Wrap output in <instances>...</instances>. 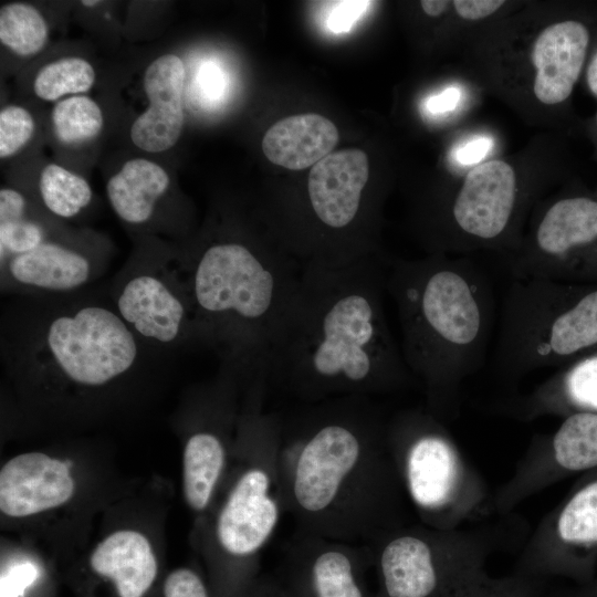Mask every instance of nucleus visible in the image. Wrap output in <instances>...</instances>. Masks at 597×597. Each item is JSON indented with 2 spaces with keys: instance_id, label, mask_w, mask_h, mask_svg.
Here are the masks:
<instances>
[{
  "instance_id": "obj_1",
  "label": "nucleus",
  "mask_w": 597,
  "mask_h": 597,
  "mask_svg": "<svg viewBox=\"0 0 597 597\" xmlns=\"http://www.w3.org/2000/svg\"><path fill=\"white\" fill-rule=\"evenodd\" d=\"M387 268L375 256L307 264L271 348L269 387L301 404L369 396L413 381L384 308Z\"/></svg>"
},
{
  "instance_id": "obj_2",
  "label": "nucleus",
  "mask_w": 597,
  "mask_h": 597,
  "mask_svg": "<svg viewBox=\"0 0 597 597\" xmlns=\"http://www.w3.org/2000/svg\"><path fill=\"white\" fill-rule=\"evenodd\" d=\"M387 427L373 398L360 395L281 416L280 476L295 530L367 544L404 525Z\"/></svg>"
},
{
  "instance_id": "obj_3",
  "label": "nucleus",
  "mask_w": 597,
  "mask_h": 597,
  "mask_svg": "<svg viewBox=\"0 0 597 597\" xmlns=\"http://www.w3.org/2000/svg\"><path fill=\"white\" fill-rule=\"evenodd\" d=\"M1 318L7 373L33 400L55 408L85 401L142 371L147 346L111 298L75 292L18 295Z\"/></svg>"
},
{
  "instance_id": "obj_4",
  "label": "nucleus",
  "mask_w": 597,
  "mask_h": 597,
  "mask_svg": "<svg viewBox=\"0 0 597 597\" xmlns=\"http://www.w3.org/2000/svg\"><path fill=\"white\" fill-rule=\"evenodd\" d=\"M191 308L195 338L243 391L269 386L271 348L296 293L302 265L287 251L217 240L167 260Z\"/></svg>"
},
{
  "instance_id": "obj_5",
  "label": "nucleus",
  "mask_w": 597,
  "mask_h": 597,
  "mask_svg": "<svg viewBox=\"0 0 597 597\" xmlns=\"http://www.w3.org/2000/svg\"><path fill=\"white\" fill-rule=\"evenodd\" d=\"M386 291L399 320L404 362L434 412L485 362L499 311L489 277L468 262L432 256L394 262Z\"/></svg>"
},
{
  "instance_id": "obj_6",
  "label": "nucleus",
  "mask_w": 597,
  "mask_h": 597,
  "mask_svg": "<svg viewBox=\"0 0 597 597\" xmlns=\"http://www.w3.org/2000/svg\"><path fill=\"white\" fill-rule=\"evenodd\" d=\"M264 398L243 402L235 455L239 464L210 527V585L214 597H235L256 576L261 553L286 513L281 476V415Z\"/></svg>"
},
{
  "instance_id": "obj_7",
  "label": "nucleus",
  "mask_w": 597,
  "mask_h": 597,
  "mask_svg": "<svg viewBox=\"0 0 597 597\" xmlns=\"http://www.w3.org/2000/svg\"><path fill=\"white\" fill-rule=\"evenodd\" d=\"M496 326L493 362L505 376L567 362L597 346V286L512 279Z\"/></svg>"
},
{
  "instance_id": "obj_8",
  "label": "nucleus",
  "mask_w": 597,
  "mask_h": 597,
  "mask_svg": "<svg viewBox=\"0 0 597 597\" xmlns=\"http://www.w3.org/2000/svg\"><path fill=\"white\" fill-rule=\"evenodd\" d=\"M367 544L378 579L376 597H451L481 575L473 561L457 558L431 530L402 525Z\"/></svg>"
},
{
  "instance_id": "obj_9",
  "label": "nucleus",
  "mask_w": 597,
  "mask_h": 597,
  "mask_svg": "<svg viewBox=\"0 0 597 597\" xmlns=\"http://www.w3.org/2000/svg\"><path fill=\"white\" fill-rule=\"evenodd\" d=\"M387 440L402 489L422 519H437L452 502L458 481L455 450L437 420L408 411L388 421Z\"/></svg>"
},
{
  "instance_id": "obj_10",
  "label": "nucleus",
  "mask_w": 597,
  "mask_h": 597,
  "mask_svg": "<svg viewBox=\"0 0 597 597\" xmlns=\"http://www.w3.org/2000/svg\"><path fill=\"white\" fill-rule=\"evenodd\" d=\"M509 272L512 279L566 283L597 275V198L578 195L551 205L532 247L512 260Z\"/></svg>"
},
{
  "instance_id": "obj_11",
  "label": "nucleus",
  "mask_w": 597,
  "mask_h": 597,
  "mask_svg": "<svg viewBox=\"0 0 597 597\" xmlns=\"http://www.w3.org/2000/svg\"><path fill=\"white\" fill-rule=\"evenodd\" d=\"M109 298L123 322L149 347L196 341L191 308L167 260L129 263L117 275Z\"/></svg>"
},
{
  "instance_id": "obj_12",
  "label": "nucleus",
  "mask_w": 597,
  "mask_h": 597,
  "mask_svg": "<svg viewBox=\"0 0 597 597\" xmlns=\"http://www.w3.org/2000/svg\"><path fill=\"white\" fill-rule=\"evenodd\" d=\"M368 544L349 543L295 530L274 577L285 597H376L366 573Z\"/></svg>"
},
{
  "instance_id": "obj_13",
  "label": "nucleus",
  "mask_w": 597,
  "mask_h": 597,
  "mask_svg": "<svg viewBox=\"0 0 597 597\" xmlns=\"http://www.w3.org/2000/svg\"><path fill=\"white\" fill-rule=\"evenodd\" d=\"M241 407L230 392L202 389L196 410L195 428L182 450V493L188 507L198 514L213 503L230 459V433L239 427Z\"/></svg>"
},
{
  "instance_id": "obj_14",
  "label": "nucleus",
  "mask_w": 597,
  "mask_h": 597,
  "mask_svg": "<svg viewBox=\"0 0 597 597\" xmlns=\"http://www.w3.org/2000/svg\"><path fill=\"white\" fill-rule=\"evenodd\" d=\"M516 177L503 160L475 166L457 192L450 216L463 235L476 242H495L511 224L516 206Z\"/></svg>"
},
{
  "instance_id": "obj_15",
  "label": "nucleus",
  "mask_w": 597,
  "mask_h": 597,
  "mask_svg": "<svg viewBox=\"0 0 597 597\" xmlns=\"http://www.w3.org/2000/svg\"><path fill=\"white\" fill-rule=\"evenodd\" d=\"M103 272L85 251L48 239L0 263L2 292L63 295L80 292Z\"/></svg>"
},
{
  "instance_id": "obj_16",
  "label": "nucleus",
  "mask_w": 597,
  "mask_h": 597,
  "mask_svg": "<svg viewBox=\"0 0 597 597\" xmlns=\"http://www.w3.org/2000/svg\"><path fill=\"white\" fill-rule=\"evenodd\" d=\"M70 467L40 451L17 454L0 470V512L25 519L66 504L74 495Z\"/></svg>"
},
{
  "instance_id": "obj_17",
  "label": "nucleus",
  "mask_w": 597,
  "mask_h": 597,
  "mask_svg": "<svg viewBox=\"0 0 597 597\" xmlns=\"http://www.w3.org/2000/svg\"><path fill=\"white\" fill-rule=\"evenodd\" d=\"M368 178V157L358 148L331 153L314 165L306 191L317 223L335 234L350 229L360 214Z\"/></svg>"
},
{
  "instance_id": "obj_18",
  "label": "nucleus",
  "mask_w": 597,
  "mask_h": 597,
  "mask_svg": "<svg viewBox=\"0 0 597 597\" xmlns=\"http://www.w3.org/2000/svg\"><path fill=\"white\" fill-rule=\"evenodd\" d=\"M186 70L182 60L165 54L154 60L144 74L148 107L133 123L130 139L148 153H161L176 145L184 127L182 93Z\"/></svg>"
},
{
  "instance_id": "obj_19",
  "label": "nucleus",
  "mask_w": 597,
  "mask_h": 597,
  "mask_svg": "<svg viewBox=\"0 0 597 597\" xmlns=\"http://www.w3.org/2000/svg\"><path fill=\"white\" fill-rule=\"evenodd\" d=\"M88 572L107 597H149L159 576V563L148 537L123 528L108 534L88 557Z\"/></svg>"
},
{
  "instance_id": "obj_20",
  "label": "nucleus",
  "mask_w": 597,
  "mask_h": 597,
  "mask_svg": "<svg viewBox=\"0 0 597 597\" xmlns=\"http://www.w3.org/2000/svg\"><path fill=\"white\" fill-rule=\"evenodd\" d=\"M591 41L590 30L576 19L555 22L536 38L531 53L534 94L547 105L565 102L582 75Z\"/></svg>"
},
{
  "instance_id": "obj_21",
  "label": "nucleus",
  "mask_w": 597,
  "mask_h": 597,
  "mask_svg": "<svg viewBox=\"0 0 597 597\" xmlns=\"http://www.w3.org/2000/svg\"><path fill=\"white\" fill-rule=\"evenodd\" d=\"M555 536L562 548L553 570L582 584L591 582L597 554V475L579 485L561 507Z\"/></svg>"
},
{
  "instance_id": "obj_22",
  "label": "nucleus",
  "mask_w": 597,
  "mask_h": 597,
  "mask_svg": "<svg viewBox=\"0 0 597 597\" xmlns=\"http://www.w3.org/2000/svg\"><path fill=\"white\" fill-rule=\"evenodd\" d=\"M338 139L333 122L320 114L304 113L273 124L263 136L262 150L272 164L302 170L329 155Z\"/></svg>"
},
{
  "instance_id": "obj_23",
  "label": "nucleus",
  "mask_w": 597,
  "mask_h": 597,
  "mask_svg": "<svg viewBox=\"0 0 597 597\" xmlns=\"http://www.w3.org/2000/svg\"><path fill=\"white\" fill-rule=\"evenodd\" d=\"M169 184L168 174L157 163L134 158L111 177L106 193L119 219L129 224H143L153 217Z\"/></svg>"
},
{
  "instance_id": "obj_24",
  "label": "nucleus",
  "mask_w": 597,
  "mask_h": 597,
  "mask_svg": "<svg viewBox=\"0 0 597 597\" xmlns=\"http://www.w3.org/2000/svg\"><path fill=\"white\" fill-rule=\"evenodd\" d=\"M528 405L532 413L597 412V353L576 360L538 387Z\"/></svg>"
},
{
  "instance_id": "obj_25",
  "label": "nucleus",
  "mask_w": 597,
  "mask_h": 597,
  "mask_svg": "<svg viewBox=\"0 0 597 597\" xmlns=\"http://www.w3.org/2000/svg\"><path fill=\"white\" fill-rule=\"evenodd\" d=\"M551 449L556 465L565 472L597 468V412L567 415L552 437Z\"/></svg>"
},
{
  "instance_id": "obj_26",
  "label": "nucleus",
  "mask_w": 597,
  "mask_h": 597,
  "mask_svg": "<svg viewBox=\"0 0 597 597\" xmlns=\"http://www.w3.org/2000/svg\"><path fill=\"white\" fill-rule=\"evenodd\" d=\"M49 27L33 6L12 2L0 9V42L19 56H32L45 46Z\"/></svg>"
},
{
  "instance_id": "obj_27",
  "label": "nucleus",
  "mask_w": 597,
  "mask_h": 597,
  "mask_svg": "<svg viewBox=\"0 0 597 597\" xmlns=\"http://www.w3.org/2000/svg\"><path fill=\"white\" fill-rule=\"evenodd\" d=\"M39 192L44 207L64 219L77 216L92 200L90 184L57 164H49L42 169Z\"/></svg>"
},
{
  "instance_id": "obj_28",
  "label": "nucleus",
  "mask_w": 597,
  "mask_h": 597,
  "mask_svg": "<svg viewBox=\"0 0 597 597\" xmlns=\"http://www.w3.org/2000/svg\"><path fill=\"white\" fill-rule=\"evenodd\" d=\"M51 117L56 139L66 146H80L93 140L104 124L101 107L86 95L59 101Z\"/></svg>"
},
{
  "instance_id": "obj_29",
  "label": "nucleus",
  "mask_w": 597,
  "mask_h": 597,
  "mask_svg": "<svg viewBox=\"0 0 597 597\" xmlns=\"http://www.w3.org/2000/svg\"><path fill=\"white\" fill-rule=\"evenodd\" d=\"M94 83L92 64L82 57L69 56L44 65L33 81V92L39 98L53 102L85 93Z\"/></svg>"
},
{
  "instance_id": "obj_30",
  "label": "nucleus",
  "mask_w": 597,
  "mask_h": 597,
  "mask_svg": "<svg viewBox=\"0 0 597 597\" xmlns=\"http://www.w3.org/2000/svg\"><path fill=\"white\" fill-rule=\"evenodd\" d=\"M44 226L28 216L0 221V263L34 250L46 241Z\"/></svg>"
},
{
  "instance_id": "obj_31",
  "label": "nucleus",
  "mask_w": 597,
  "mask_h": 597,
  "mask_svg": "<svg viewBox=\"0 0 597 597\" xmlns=\"http://www.w3.org/2000/svg\"><path fill=\"white\" fill-rule=\"evenodd\" d=\"M34 119L22 106L9 105L0 112V157L17 154L32 137Z\"/></svg>"
},
{
  "instance_id": "obj_32",
  "label": "nucleus",
  "mask_w": 597,
  "mask_h": 597,
  "mask_svg": "<svg viewBox=\"0 0 597 597\" xmlns=\"http://www.w3.org/2000/svg\"><path fill=\"white\" fill-rule=\"evenodd\" d=\"M161 597H214L210 583L195 568H175L165 577L160 587Z\"/></svg>"
},
{
  "instance_id": "obj_33",
  "label": "nucleus",
  "mask_w": 597,
  "mask_h": 597,
  "mask_svg": "<svg viewBox=\"0 0 597 597\" xmlns=\"http://www.w3.org/2000/svg\"><path fill=\"white\" fill-rule=\"evenodd\" d=\"M451 597H537V594L524 580L495 582L480 575Z\"/></svg>"
},
{
  "instance_id": "obj_34",
  "label": "nucleus",
  "mask_w": 597,
  "mask_h": 597,
  "mask_svg": "<svg viewBox=\"0 0 597 597\" xmlns=\"http://www.w3.org/2000/svg\"><path fill=\"white\" fill-rule=\"evenodd\" d=\"M371 1H331L327 28L334 33L348 32L359 18L368 10Z\"/></svg>"
},
{
  "instance_id": "obj_35",
  "label": "nucleus",
  "mask_w": 597,
  "mask_h": 597,
  "mask_svg": "<svg viewBox=\"0 0 597 597\" xmlns=\"http://www.w3.org/2000/svg\"><path fill=\"white\" fill-rule=\"evenodd\" d=\"M492 145L493 140L490 137H474L458 146L453 151V158L460 165H473L486 156Z\"/></svg>"
},
{
  "instance_id": "obj_36",
  "label": "nucleus",
  "mask_w": 597,
  "mask_h": 597,
  "mask_svg": "<svg viewBox=\"0 0 597 597\" xmlns=\"http://www.w3.org/2000/svg\"><path fill=\"white\" fill-rule=\"evenodd\" d=\"M457 13L465 20H480L499 10L501 0H455L452 2Z\"/></svg>"
},
{
  "instance_id": "obj_37",
  "label": "nucleus",
  "mask_w": 597,
  "mask_h": 597,
  "mask_svg": "<svg viewBox=\"0 0 597 597\" xmlns=\"http://www.w3.org/2000/svg\"><path fill=\"white\" fill-rule=\"evenodd\" d=\"M461 90L458 86H449L439 94L430 96L426 101V109L433 115L452 112L459 105Z\"/></svg>"
},
{
  "instance_id": "obj_38",
  "label": "nucleus",
  "mask_w": 597,
  "mask_h": 597,
  "mask_svg": "<svg viewBox=\"0 0 597 597\" xmlns=\"http://www.w3.org/2000/svg\"><path fill=\"white\" fill-rule=\"evenodd\" d=\"M235 597H285L274 577L258 575Z\"/></svg>"
},
{
  "instance_id": "obj_39",
  "label": "nucleus",
  "mask_w": 597,
  "mask_h": 597,
  "mask_svg": "<svg viewBox=\"0 0 597 597\" xmlns=\"http://www.w3.org/2000/svg\"><path fill=\"white\" fill-rule=\"evenodd\" d=\"M198 82L202 94L216 98L223 87L222 76L214 65H205L198 73Z\"/></svg>"
},
{
  "instance_id": "obj_40",
  "label": "nucleus",
  "mask_w": 597,
  "mask_h": 597,
  "mask_svg": "<svg viewBox=\"0 0 597 597\" xmlns=\"http://www.w3.org/2000/svg\"><path fill=\"white\" fill-rule=\"evenodd\" d=\"M585 78L589 92L597 97V48L593 51L586 66Z\"/></svg>"
},
{
  "instance_id": "obj_41",
  "label": "nucleus",
  "mask_w": 597,
  "mask_h": 597,
  "mask_svg": "<svg viewBox=\"0 0 597 597\" xmlns=\"http://www.w3.org/2000/svg\"><path fill=\"white\" fill-rule=\"evenodd\" d=\"M449 6V1L444 0H423L421 1V8L426 14L430 17L441 15Z\"/></svg>"
},
{
  "instance_id": "obj_42",
  "label": "nucleus",
  "mask_w": 597,
  "mask_h": 597,
  "mask_svg": "<svg viewBox=\"0 0 597 597\" xmlns=\"http://www.w3.org/2000/svg\"><path fill=\"white\" fill-rule=\"evenodd\" d=\"M583 585L582 588L570 593L567 597H597V579Z\"/></svg>"
},
{
  "instance_id": "obj_43",
  "label": "nucleus",
  "mask_w": 597,
  "mask_h": 597,
  "mask_svg": "<svg viewBox=\"0 0 597 597\" xmlns=\"http://www.w3.org/2000/svg\"><path fill=\"white\" fill-rule=\"evenodd\" d=\"M97 3H101L100 1H82V4L85 6V7H94L96 6Z\"/></svg>"
},
{
  "instance_id": "obj_44",
  "label": "nucleus",
  "mask_w": 597,
  "mask_h": 597,
  "mask_svg": "<svg viewBox=\"0 0 597 597\" xmlns=\"http://www.w3.org/2000/svg\"><path fill=\"white\" fill-rule=\"evenodd\" d=\"M595 125H596V128H597V113H596V116H595Z\"/></svg>"
}]
</instances>
